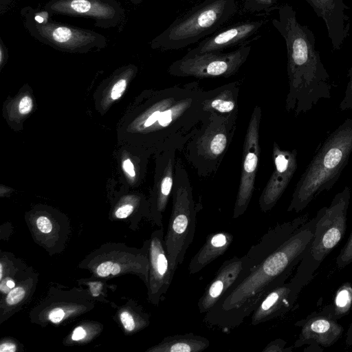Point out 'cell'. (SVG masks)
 <instances>
[{
	"instance_id": "1",
	"label": "cell",
	"mask_w": 352,
	"mask_h": 352,
	"mask_svg": "<svg viewBox=\"0 0 352 352\" xmlns=\"http://www.w3.org/2000/svg\"><path fill=\"white\" fill-rule=\"evenodd\" d=\"M320 214V209L311 219L307 213L268 230L243 256V273L204 321L223 329L241 324L264 297L292 274L312 240Z\"/></svg>"
},
{
	"instance_id": "2",
	"label": "cell",
	"mask_w": 352,
	"mask_h": 352,
	"mask_svg": "<svg viewBox=\"0 0 352 352\" xmlns=\"http://www.w3.org/2000/svg\"><path fill=\"white\" fill-rule=\"evenodd\" d=\"M277 10L278 18L272 23L287 48L289 91L285 108L296 116L310 111L320 100L330 98L332 85L312 31L299 23L291 5L280 6Z\"/></svg>"
},
{
	"instance_id": "3",
	"label": "cell",
	"mask_w": 352,
	"mask_h": 352,
	"mask_svg": "<svg viewBox=\"0 0 352 352\" xmlns=\"http://www.w3.org/2000/svg\"><path fill=\"white\" fill-rule=\"evenodd\" d=\"M352 153V118L346 119L323 142L294 188L288 212H299L339 179Z\"/></svg>"
},
{
	"instance_id": "4",
	"label": "cell",
	"mask_w": 352,
	"mask_h": 352,
	"mask_svg": "<svg viewBox=\"0 0 352 352\" xmlns=\"http://www.w3.org/2000/svg\"><path fill=\"white\" fill-rule=\"evenodd\" d=\"M236 12V0H204L177 18L151 41V47L177 50L216 32Z\"/></svg>"
},
{
	"instance_id": "5",
	"label": "cell",
	"mask_w": 352,
	"mask_h": 352,
	"mask_svg": "<svg viewBox=\"0 0 352 352\" xmlns=\"http://www.w3.org/2000/svg\"><path fill=\"white\" fill-rule=\"evenodd\" d=\"M171 197L172 209L164 244L173 278L193 241L197 214L200 209V203L197 204L194 199L188 174L179 157L175 161Z\"/></svg>"
},
{
	"instance_id": "6",
	"label": "cell",
	"mask_w": 352,
	"mask_h": 352,
	"mask_svg": "<svg viewBox=\"0 0 352 352\" xmlns=\"http://www.w3.org/2000/svg\"><path fill=\"white\" fill-rule=\"evenodd\" d=\"M236 119L207 113L185 144L184 157L199 177H210L219 169L234 136Z\"/></svg>"
},
{
	"instance_id": "7",
	"label": "cell",
	"mask_w": 352,
	"mask_h": 352,
	"mask_svg": "<svg viewBox=\"0 0 352 352\" xmlns=\"http://www.w3.org/2000/svg\"><path fill=\"white\" fill-rule=\"evenodd\" d=\"M350 198V188L345 186L334 196L329 206L320 208L314 236L294 274L307 283L324 259L342 239L346 229Z\"/></svg>"
},
{
	"instance_id": "8",
	"label": "cell",
	"mask_w": 352,
	"mask_h": 352,
	"mask_svg": "<svg viewBox=\"0 0 352 352\" xmlns=\"http://www.w3.org/2000/svg\"><path fill=\"white\" fill-rule=\"evenodd\" d=\"M251 51L250 45H245L229 52H211L186 55L174 61L168 73L177 77L198 78H228L236 74L246 61Z\"/></svg>"
},
{
	"instance_id": "9",
	"label": "cell",
	"mask_w": 352,
	"mask_h": 352,
	"mask_svg": "<svg viewBox=\"0 0 352 352\" xmlns=\"http://www.w3.org/2000/svg\"><path fill=\"white\" fill-rule=\"evenodd\" d=\"M45 17V12L28 14L27 26L34 37L46 44L71 51L106 45L105 38L100 34L54 23Z\"/></svg>"
},
{
	"instance_id": "10",
	"label": "cell",
	"mask_w": 352,
	"mask_h": 352,
	"mask_svg": "<svg viewBox=\"0 0 352 352\" xmlns=\"http://www.w3.org/2000/svg\"><path fill=\"white\" fill-rule=\"evenodd\" d=\"M261 119V107L256 105L250 116L243 141L239 185L232 215L234 219L245 213L252 197L261 153L259 130Z\"/></svg>"
},
{
	"instance_id": "11",
	"label": "cell",
	"mask_w": 352,
	"mask_h": 352,
	"mask_svg": "<svg viewBox=\"0 0 352 352\" xmlns=\"http://www.w3.org/2000/svg\"><path fill=\"white\" fill-rule=\"evenodd\" d=\"M297 155L296 149L284 150L276 142H274L272 156L274 168L258 199L262 212L272 210L286 190L297 169Z\"/></svg>"
},
{
	"instance_id": "12",
	"label": "cell",
	"mask_w": 352,
	"mask_h": 352,
	"mask_svg": "<svg viewBox=\"0 0 352 352\" xmlns=\"http://www.w3.org/2000/svg\"><path fill=\"white\" fill-rule=\"evenodd\" d=\"M308 283L294 275L288 282L271 290L251 314V324L258 325L280 317L292 309L302 288Z\"/></svg>"
},
{
	"instance_id": "13",
	"label": "cell",
	"mask_w": 352,
	"mask_h": 352,
	"mask_svg": "<svg viewBox=\"0 0 352 352\" xmlns=\"http://www.w3.org/2000/svg\"><path fill=\"white\" fill-rule=\"evenodd\" d=\"M263 20L247 21L230 25L216 32L199 42L198 45L188 50L186 55H194L223 50L250 43V38L263 28Z\"/></svg>"
},
{
	"instance_id": "14",
	"label": "cell",
	"mask_w": 352,
	"mask_h": 352,
	"mask_svg": "<svg viewBox=\"0 0 352 352\" xmlns=\"http://www.w3.org/2000/svg\"><path fill=\"white\" fill-rule=\"evenodd\" d=\"M45 10L52 13L94 18L102 26L117 21L121 12L116 2L110 3V0H52Z\"/></svg>"
},
{
	"instance_id": "15",
	"label": "cell",
	"mask_w": 352,
	"mask_h": 352,
	"mask_svg": "<svg viewBox=\"0 0 352 352\" xmlns=\"http://www.w3.org/2000/svg\"><path fill=\"white\" fill-rule=\"evenodd\" d=\"M296 326L301 327V330L294 343V348L311 344L323 348L329 347L340 338L344 331L343 327L337 320L322 311L297 322Z\"/></svg>"
},
{
	"instance_id": "16",
	"label": "cell",
	"mask_w": 352,
	"mask_h": 352,
	"mask_svg": "<svg viewBox=\"0 0 352 352\" xmlns=\"http://www.w3.org/2000/svg\"><path fill=\"white\" fill-rule=\"evenodd\" d=\"M324 22L333 50H340L349 34L350 23L343 0H305Z\"/></svg>"
},
{
	"instance_id": "17",
	"label": "cell",
	"mask_w": 352,
	"mask_h": 352,
	"mask_svg": "<svg viewBox=\"0 0 352 352\" xmlns=\"http://www.w3.org/2000/svg\"><path fill=\"white\" fill-rule=\"evenodd\" d=\"M244 267L243 256H234L222 263L198 300L197 307L200 314H206L216 305L239 279Z\"/></svg>"
},
{
	"instance_id": "18",
	"label": "cell",
	"mask_w": 352,
	"mask_h": 352,
	"mask_svg": "<svg viewBox=\"0 0 352 352\" xmlns=\"http://www.w3.org/2000/svg\"><path fill=\"white\" fill-rule=\"evenodd\" d=\"M177 151L170 148L159 153L154 212L160 225H162V213L172 194Z\"/></svg>"
},
{
	"instance_id": "19",
	"label": "cell",
	"mask_w": 352,
	"mask_h": 352,
	"mask_svg": "<svg viewBox=\"0 0 352 352\" xmlns=\"http://www.w3.org/2000/svg\"><path fill=\"white\" fill-rule=\"evenodd\" d=\"M150 260L153 272V295L157 301L166 292L173 279L162 230L157 231L151 239Z\"/></svg>"
},
{
	"instance_id": "20",
	"label": "cell",
	"mask_w": 352,
	"mask_h": 352,
	"mask_svg": "<svg viewBox=\"0 0 352 352\" xmlns=\"http://www.w3.org/2000/svg\"><path fill=\"white\" fill-rule=\"evenodd\" d=\"M241 85V81L237 80L206 91L203 103L204 112L237 118Z\"/></svg>"
},
{
	"instance_id": "21",
	"label": "cell",
	"mask_w": 352,
	"mask_h": 352,
	"mask_svg": "<svg viewBox=\"0 0 352 352\" xmlns=\"http://www.w3.org/2000/svg\"><path fill=\"white\" fill-rule=\"evenodd\" d=\"M233 239L234 236L228 232H219L208 235L204 245L192 258L188 267L189 274H194L200 272L223 254Z\"/></svg>"
},
{
	"instance_id": "22",
	"label": "cell",
	"mask_w": 352,
	"mask_h": 352,
	"mask_svg": "<svg viewBox=\"0 0 352 352\" xmlns=\"http://www.w3.org/2000/svg\"><path fill=\"white\" fill-rule=\"evenodd\" d=\"M210 345L206 338L192 333L177 334L165 338L152 351L201 352Z\"/></svg>"
},
{
	"instance_id": "23",
	"label": "cell",
	"mask_w": 352,
	"mask_h": 352,
	"mask_svg": "<svg viewBox=\"0 0 352 352\" xmlns=\"http://www.w3.org/2000/svg\"><path fill=\"white\" fill-rule=\"evenodd\" d=\"M352 307V285L344 283L336 292L333 303L322 309V311L338 320L346 315Z\"/></svg>"
},
{
	"instance_id": "24",
	"label": "cell",
	"mask_w": 352,
	"mask_h": 352,
	"mask_svg": "<svg viewBox=\"0 0 352 352\" xmlns=\"http://www.w3.org/2000/svg\"><path fill=\"white\" fill-rule=\"evenodd\" d=\"M243 6L245 11L256 14H267L280 6L277 0H243Z\"/></svg>"
},
{
	"instance_id": "25",
	"label": "cell",
	"mask_w": 352,
	"mask_h": 352,
	"mask_svg": "<svg viewBox=\"0 0 352 352\" xmlns=\"http://www.w3.org/2000/svg\"><path fill=\"white\" fill-rule=\"evenodd\" d=\"M352 263V230L349 237L340 250L336 260V267L339 270L344 268Z\"/></svg>"
},
{
	"instance_id": "26",
	"label": "cell",
	"mask_w": 352,
	"mask_h": 352,
	"mask_svg": "<svg viewBox=\"0 0 352 352\" xmlns=\"http://www.w3.org/2000/svg\"><path fill=\"white\" fill-rule=\"evenodd\" d=\"M120 270L121 267L118 263L105 261L98 266L96 272L99 276L105 277L110 274L116 275L120 273Z\"/></svg>"
},
{
	"instance_id": "27",
	"label": "cell",
	"mask_w": 352,
	"mask_h": 352,
	"mask_svg": "<svg viewBox=\"0 0 352 352\" xmlns=\"http://www.w3.org/2000/svg\"><path fill=\"white\" fill-rule=\"evenodd\" d=\"M347 76L349 81L346 85L343 99L340 104L341 110L352 109V65L349 70Z\"/></svg>"
},
{
	"instance_id": "28",
	"label": "cell",
	"mask_w": 352,
	"mask_h": 352,
	"mask_svg": "<svg viewBox=\"0 0 352 352\" xmlns=\"http://www.w3.org/2000/svg\"><path fill=\"white\" fill-rule=\"evenodd\" d=\"M287 341L278 338L271 341L263 349V352H291L293 350L292 347H287Z\"/></svg>"
},
{
	"instance_id": "29",
	"label": "cell",
	"mask_w": 352,
	"mask_h": 352,
	"mask_svg": "<svg viewBox=\"0 0 352 352\" xmlns=\"http://www.w3.org/2000/svg\"><path fill=\"white\" fill-rule=\"evenodd\" d=\"M25 296V290L22 287H14L6 297L8 305H13L19 302Z\"/></svg>"
},
{
	"instance_id": "30",
	"label": "cell",
	"mask_w": 352,
	"mask_h": 352,
	"mask_svg": "<svg viewBox=\"0 0 352 352\" xmlns=\"http://www.w3.org/2000/svg\"><path fill=\"white\" fill-rule=\"evenodd\" d=\"M126 80L124 78H121L118 80L113 86L111 91V98L112 100L119 99L124 92L126 88Z\"/></svg>"
},
{
	"instance_id": "31",
	"label": "cell",
	"mask_w": 352,
	"mask_h": 352,
	"mask_svg": "<svg viewBox=\"0 0 352 352\" xmlns=\"http://www.w3.org/2000/svg\"><path fill=\"white\" fill-rule=\"evenodd\" d=\"M32 108L33 100L30 96H25L21 98L18 106V109L21 114H28L32 110Z\"/></svg>"
},
{
	"instance_id": "32",
	"label": "cell",
	"mask_w": 352,
	"mask_h": 352,
	"mask_svg": "<svg viewBox=\"0 0 352 352\" xmlns=\"http://www.w3.org/2000/svg\"><path fill=\"white\" fill-rule=\"evenodd\" d=\"M120 320L126 330L131 331L135 329V324L134 319L129 312L123 311L120 314Z\"/></svg>"
},
{
	"instance_id": "33",
	"label": "cell",
	"mask_w": 352,
	"mask_h": 352,
	"mask_svg": "<svg viewBox=\"0 0 352 352\" xmlns=\"http://www.w3.org/2000/svg\"><path fill=\"white\" fill-rule=\"evenodd\" d=\"M38 230L43 233H49L52 229L51 221L46 217H39L36 220Z\"/></svg>"
},
{
	"instance_id": "34",
	"label": "cell",
	"mask_w": 352,
	"mask_h": 352,
	"mask_svg": "<svg viewBox=\"0 0 352 352\" xmlns=\"http://www.w3.org/2000/svg\"><path fill=\"white\" fill-rule=\"evenodd\" d=\"M133 211V206L131 204L124 205L120 207L115 212L118 219H124L129 217Z\"/></svg>"
},
{
	"instance_id": "35",
	"label": "cell",
	"mask_w": 352,
	"mask_h": 352,
	"mask_svg": "<svg viewBox=\"0 0 352 352\" xmlns=\"http://www.w3.org/2000/svg\"><path fill=\"white\" fill-rule=\"evenodd\" d=\"M65 316L64 311L60 308H55L49 314V320L54 323H58Z\"/></svg>"
},
{
	"instance_id": "36",
	"label": "cell",
	"mask_w": 352,
	"mask_h": 352,
	"mask_svg": "<svg viewBox=\"0 0 352 352\" xmlns=\"http://www.w3.org/2000/svg\"><path fill=\"white\" fill-rule=\"evenodd\" d=\"M122 168L124 171L131 177L134 178L135 177V167L130 159H125L122 162Z\"/></svg>"
},
{
	"instance_id": "37",
	"label": "cell",
	"mask_w": 352,
	"mask_h": 352,
	"mask_svg": "<svg viewBox=\"0 0 352 352\" xmlns=\"http://www.w3.org/2000/svg\"><path fill=\"white\" fill-rule=\"evenodd\" d=\"M15 286L14 280L10 278H6L1 280L0 284V290L3 293H9Z\"/></svg>"
},
{
	"instance_id": "38",
	"label": "cell",
	"mask_w": 352,
	"mask_h": 352,
	"mask_svg": "<svg viewBox=\"0 0 352 352\" xmlns=\"http://www.w3.org/2000/svg\"><path fill=\"white\" fill-rule=\"evenodd\" d=\"M86 336V331L82 327H76L72 335V339L74 341L82 340Z\"/></svg>"
},
{
	"instance_id": "39",
	"label": "cell",
	"mask_w": 352,
	"mask_h": 352,
	"mask_svg": "<svg viewBox=\"0 0 352 352\" xmlns=\"http://www.w3.org/2000/svg\"><path fill=\"white\" fill-rule=\"evenodd\" d=\"M16 346L12 342H3L0 345L1 352H14Z\"/></svg>"
},
{
	"instance_id": "40",
	"label": "cell",
	"mask_w": 352,
	"mask_h": 352,
	"mask_svg": "<svg viewBox=\"0 0 352 352\" xmlns=\"http://www.w3.org/2000/svg\"><path fill=\"white\" fill-rule=\"evenodd\" d=\"M345 343L348 346H352V322L346 332Z\"/></svg>"
},
{
	"instance_id": "41",
	"label": "cell",
	"mask_w": 352,
	"mask_h": 352,
	"mask_svg": "<svg viewBox=\"0 0 352 352\" xmlns=\"http://www.w3.org/2000/svg\"><path fill=\"white\" fill-rule=\"evenodd\" d=\"M3 276V266L2 264L0 263V279L2 280Z\"/></svg>"
},
{
	"instance_id": "42",
	"label": "cell",
	"mask_w": 352,
	"mask_h": 352,
	"mask_svg": "<svg viewBox=\"0 0 352 352\" xmlns=\"http://www.w3.org/2000/svg\"><path fill=\"white\" fill-rule=\"evenodd\" d=\"M142 0H131V1L134 4H138L142 2Z\"/></svg>"
},
{
	"instance_id": "43",
	"label": "cell",
	"mask_w": 352,
	"mask_h": 352,
	"mask_svg": "<svg viewBox=\"0 0 352 352\" xmlns=\"http://www.w3.org/2000/svg\"><path fill=\"white\" fill-rule=\"evenodd\" d=\"M186 1H192V0H186Z\"/></svg>"
}]
</instances>
